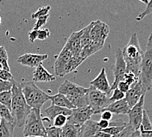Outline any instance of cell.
<instances>
[{
  "instance_id": "7a4b0ae2",
  "label": "cell",
  "mask_w": 152,
  "mask_h": 137,
  "mask_svg": "<svg viewBox=\"0 0 152 137\" xmlns=\"http://www.w3.org/2000/svg\"><path fill=\"white\" fill-rule=\"evenodd\" d=\"M12 82L11 113L14 118L15 126L20 127L24 125L31 108L28 106L25 100L20 83H18L15 79L12 81Z\"/></svg>"
},
{
  "instance_id": "7c38bea8",
  "label": "cell",
  "mask_w": 152,
  "mask_h": 137,
  "mask_svg": "<svg viewBox=\"0 0 152 137\" xmlns=\"http://www.w3.org/2000/svg\"><path fill=\"white\" fill-rule=\"evenodd\" d=\"M146 92L140 80L132 85L129 91L125 93V100L127 101L130 107L132 108L135 106L140 101L142 96L145 94Z\"/></svg>"
},
{
  "instance_id": "816d5d0a",
  "label": "cell",
  "mask_w": 152,
  "mask_h": 137,
  "mask_svg": "<svg viewBox=\"0 0 152 137\" xmlns=\"http://www.w3.org/2000/svg\"><path fill=\"white\" fill-rule=\"evenodd\" d=\"M1 24V16H0V24Z\"/></svg>"
},
{
  "instance_id": "5b68a950",
  "label": "cell",
  "mask_w": 152,
  "mask_h": 137,
  "mask_svg": "<svg viewBox=\"0 0 152 137\" xmlns=\"http://www.w3.org/2000/svg\"><path fill=\"white\" fill-rule=\"evenodd\" d=\"M140 80L146 91L152 87V33L148 37L141 64Z\"/></svg>"
},
{
  "instance_id": "f546056e",
  "label": "cell",
  "mask_w": 152,
  "mask_h": 137,
  "mask_svg": "<svg viewBox=\"0 0 152 137\" xmlns=\"http://www.w3.org/2000/svg\"><path fill=\"white\" fill-rule=\"evenodd\" d=\"M0 64H1L4 69L11 71L8 64V54L4 46H0Z\"/></svg>"
},
{
  "instance_id": "ac0fdd59",
  "label": "cell",
  "mask_w": 152,
  "mask_h": 137,
  "mask_svg": "<svg viewBox=\"0 0 152 137\" xmlns=\"http://www.w3.org/2000/svg\"><path fill=\"white\" fill-rule=\"evenodd\" d=\"M100 130L99 122L91 119L81 126L80 137H93Z\"/></svg>"
},
{
  "instance_id": "ab89813d",
  "label": "cell",
  "mask_w": 152,
  "mask_h": 137,
  "mask_svg": "<svg viewBox=\"0 0 152 137\" xmlns=\"http://www.w3.org/2000/svg\"><path fill=\"white\" fill-rule=\"evenodd\" d=\"M134 131H135V130L132 129V127L129 123H127V125L121 133H119L116 135L112 136L111 137H131Z\"/></svg>"
},
{
  "instance_id": "cb8c5ba5",
  "label": "cell",
  "mask_w": 152,
  "mask_h": 137,
  "mask_svg": "<svg viewBox=\"0 0 152 137\" xmlns=\"http://www.w3.org/2000/svg\"><path fill=\"white\" fill-rule=\"evenodd\" d=\"M15 127L14 123L1 119L0 123V137H13Z\"/></svg>"
},
{
  "instance_id": "f35d334b",
  "label": "cell",
  "mask_w": 152,
  "mask_h": 137,
  "mask_svg": "<svg viewBox=\"0 0 152 137\" xmlns=\"http://www.w3.org/2000/svg\"><path fill=\"white\" fill-rule=\"evenodd\" d=\"M0 78L7 81H12L14 79L11 71L4 69L1 64H0Z\"/></svg>"
},
{
  "instance_id": "681fc988",
  "label": "cell",
  "mask_w": 152,
  "mask_h": 137,
  "mask_svg": "<svg viewBox=\"0 0 152 137\" xmlns=\"http://www.w3.org/2000/svg\"><path fill=\"white\" fill-rule=\"evenodd\" d=\"M131 137H141L140 133V131H139V130H135V131L133 132V133L132 134V135H131Z\"/></svg>"
},
{
  "instance_id": "8fae6325",
  "label": "cell",
  "mask_w": 152,
  "mask_h": 137,
  "mask_svg": "<svg viewBox=\"0 0 152 137\" xmlns=\"http://www.w3.org/2000/svg\"><path fill=\"white\" fill-rule=\"evenodd\" d=\"M72 56L70 51L64 46L61 52L59 53L54 65L56 75L58 76L59 77H62L66 75V66Z\"/></svg>"
},
{
  "instance_id": "6da1fadb",
  "label": "cell",
  "mask_w": 152,
  "mask_h": 137,
  "mask_svg": "<svg viewBox=\"0 0 152 137\" xmlns=\"http://www.w3.org/2000/svg\"><path fill=\"white\" fill-rule=\"evenodd\" d=\"M122 53L126 65V71L132 72L140 78L144 52L140 47L137 33L131 34L128 44L122 49Z\"/></svg>"
},
{
  "instance_id": "83f0119b",
  "label": "cell",
  "mask_w": 152,
  "mask_h": 137,
  "mask_svg": "<svg viewBox=\"0 0 152 137\" xmlns=\"http://www.w3.org/2000/svg\"><path fill=\"white\" fill-rule=\"evenodd\" d=\"M93 25V21H92L91 23L88 24L87 27L83 28V33L82 34L81 37V47L83 49V47L87 46L88 44L91 42V30Z\"/></svg>"
},
{
  "instance_id": "d6a6232c",
  "label": "cell",
  "mask_w": 152,
  "mask_h": 137,
  "mask_svg": "<svg viewBox=\"0 0 152 137\" xmlns=\"http://www.w3.org/2000/svg\"><path fill=\"white\" fill-rule=\"evenodd\" d=\"M139 80H140V78L138 77V76L134 75V73L132 72L126 71L124 75V77H123V81L126 82L130 87H131L132 85L134 84L136 82H137Z\"/></svg>"
},
{
  "instance_id": "8992f818",
  "label": "cell",
  "mask_w": 152,
  "mask_h": 137,
  "mask_svg": "<svg viewBox=\"0 0 152 137\" xmlns=\"http://www.w3.org/2000/svg\"><path fill=\"white\" fill-rule=\"evenodd\" d=\"M87 96L88 106L93 111L94 114L101 113L104 109L112 103L106 94L97 90L91 85L88 88Z\"/></svg>"
},
{
  "instance_id": "5bb4252c",
  "label": "cell",
  "mask_w": 152,
  "mask_h": 137,
  "mask_svg": "<svg viewBox=\"0 0 152 137\" xmlns=\"http://www.w3.org/2000/svg\"><path fill=\"white\" fill-rule=\"evenodd\" d=\"M87 92L88 88H84L68 80H65L58 88V93L64 94L66 96L86 94Z\"/></svg>"
},
{
  "instance_id": "f907efd6",
  "label": "cell",
  "mask_w": 152,
  "mask_h": 137,
  "mask_svg": "<svg viewBox=\"0 0 152 137\" xmlns=\"http://www.w3.org/2000/svg\"><path fill=\"white\" fill-rule=\"evenodd\" d=\"M138 1H140L143 3V4H145V5H147L148 1H149V0H138Z\"/></svg>"
},
{
  "instance_id": "4dcf8cb0",
  "label": "cell",
  "mask_w": 152,
  "mask_h": 137,
  "mask_svg": "<svg viewBox=\"0 0 152 137\" xmlns=\"http://www.w3.org/2000/svg\"><path fill=\"white\" fill-rule=\"evenodd\" d=\"M0 116L2 119H4L7 121L15 124L13 117L12 116L11 111L4 105L0 104Z\"/></svg>"
},
{
  "instance_id": "f6af8a7d",
  "label": "cell",
  "mask_w": 152,
  "mask_h": 137,
  "mask_svg": "<svg viewBox=\"0 0 152 137\" xmlns=\"http://www.w3.org/2000/svg\"><path fill=\"white\" fill-rule=\"evenodd\" d=\"M113 119V113L109 111H104L101 113V119L111 121Z\"/></svg>"
},
{
  "instance_id": "30bf717a",
  "label": "cell",
  "mask_w": 152,
  "mask_h": 137,
  "mask_svg": "<svg viewBox=\"0 0 152 137\" xmlns=\"http://www.w3.org/2000/svg\"><path fill=\"white\" fill-rule=\"evenodd\" d=\"M110 33V27L104 22L97 20L93 21V25L91 30V41H96L105 44V41Z\"/></svg>"
},
{
  "instance_id": "d6986e66",
  "label": "cell",
  "mask_w": 152,
  "mask_h": 137,
  "mask_svg": "<svg viewBox=\"0 0 152 137\" xmlns=\"http://www.w3.org/2000/svg\"><path fill=\"white\" fill-rule=\"evenodd\" d=\"M56 80V76L50 74L42 65L37 66L35 69L32 75L34 82H51Z\"/></svg>"
},
{
  "instance_id": "484cf974",
  "label": "cell",
  "mask_w": 152,
  "mask_h": 137,
  "mask_svg": "<svg viewBox=\"0 0 152 137\" xmlns=\"http://www.w3.org/2000/svg\"><path fill=\"white\" fill-rule=\"evenodd\" d=\"M80 127L67 123L62 128V137H80Z\"/></svg>"
},
{
  "instance_id": "b9f144b4",
  "label": "cell",
  "mask_w": 152,
  "mask_h": 137,
  "mask_svg": "<svg viewBox=\"0 0 152 137\" xmlns=\"http://www.w3.org/2000/svg\"><path fill=\"white\" fill-rule=\"evenodd\" d=\"M12 87V81H7L0 78V93L3 92L11 90Z\"/></svg>"
},
{
  "instance_id": "bcb514c9",
  "label": "cell",
  "mask_w": 152,
  "mask_h": 137,
  "mask_svg": "<svg viewBox=\"0 0 152 137\" xmlns=\"http://www.w3.org/2000/svg\"><path fill=\"white\" fill-rule=\"evenodd\" d=\"M38 32H39V30L34 29L30 32L29 34H28V38H29V40L30 41V42L34 43L37 39Z\"/></svg>"
},
{
  "instance_id": "60d3db41",
  "label": "cell",
  "mask_w": 152,
  "mask_h": 137,
  "mask_svg": "<svg viewBox=\"0 0 152 137\" xmlns=\"http://www.w3.org/2000/svg\"><path fill=\"white\" fill-rule=\"evenodd\" d=\"M49 18V15H47L45 16H43V17L37 19V21L34 24L33 29L34 30L41 29V28L43 27L44 25L47 23V21H48Z\"/></svg>"
},
{
  "instance_id": "44dd1931",
  "label": "cell",
  "mask_w": 152,
  "mask_h": 137,
  "mask_svg": "<svg viewBox=\"0 0 152 137\" xmlns=\"http://www.w3.org/2000/svg\"><path fill=\"white\" fill-rule=\"evenodd\" d=\"M49 100L51 101L53 105H55L57 106L68 108L69 110H73L75 108L71 101L69 100L68 97L61 93H58L53 96H49Z\"/></svg>"
},
{
  "instance_id": "603a6c76",
  "label": "cell",
  "mask_w": 152,
  "mask_h": 137,
  "mask_svg": "<svg viewBox=\"0 0 152 137\" xmlns=\"http://www.w3.org/2000/svg\"><path fill=\"white\" fill-rule=\"evenodd\" d=\"M139 131L141 137H152V123L148 113L145 110Z\"/></svg>"
},
{
  "instance_id": "ba28073f",
  "label": "cell",
  "mask_w": 152,
  "mask_h": 137,
  "mask_svg": "<svg viewBox=\"0 0 152 137\" xmlns=\"http://www.w3.org/2000/svg\"><path fill=\"white\" fill-rule=\"evenodd\" d=\"M93 115L94 112L89 106L75 108L72 110L70 116L68 117V123L81 127L87 121L91 119Z\"/></svg>"
},
{
  "instance_id": "c3c4849f",
  "label": "cell",
  "mask_w": 152,
  "mask_h": 137,
  "mask_svg": "<svg viewBox=\"0 0 152 137\" xmlns=\"http://www.w3.org/2000/svg\"><path fill=\"white\" fill-rule=\"evenodd\" d=\"M111 136H112L109 135V134L104 133L102 131V130H100V131L98 132L93 137H111Z\"/></svg>"
},
{
  "instance_id": "3957f363",
  "label": "cell",
  "mask_w": 152,
  "mask_h": 137,
  "mask_svg": "<svg viewBox=\"0 0 152 137\" xmlns=\"http://www.w3.org/2000/svg\"><path fill=\"white\" fill-rule=\"evenodd\" d=\"M20 84L25 100L31 108L42 109L44 104L49 100V95L38 87L35 82H24Z\"/></svg>"
},
{
  "instance_id": "9a60e30c",
  "label": "cell",
  "mask_w": 152,
  "mask_h": 137,
  "mask_svg": "<svg viewBox=\"0 0 152 137\" xmlns=\"http://www.w3.org/2000/svg\"><path fill=\"white\" fill-rule=\"evenodd\" d=\"M90 85L93 86L97 90H99L104 93L109 95L112 92V86H110L108 79L107 77L106 69L103 67L101 69L96 78L90 82Z\"/></svg>"
},
{
  "instance_id": "4fadbf2b",
  "label": "cell",
  "mask_w": 152,
  "mask_h": 137,
  "mask_svg": "<svg viewBox=\"0 0 152 137\" xmlns=\"http://www.w3.org/2000/svg\"><path fill=\"white\" fill-rule=\"evenodd\" d=\"M48 58L47 54H35L26 53L24 55L18 57L17 62L24 66L30 67H37V66L42 65L43 61Z\"/></svg>"
},
{
  "instance_id": "7bdbcfd3",
  "label": "cell",
  "mask_w": 152,
  "mask_h": 137,
  "mask_svg": "<svg viewBox=\"0 0 152 137\" xmlns=\"http://www.w3.org/2000/svg\"><path fill=\"white\" fill-rule=\"evenodd\" d=\"M50 36V31L48 28H43L39 29L38 32L37 40H46Z\"/></svg>"
},
{
  "instance_id": "e0dca14e",
  "label": "cell",
  "mask_w": 152,
  "mask_h": 137,
  "mask_svg": "<svg viewBox=\"0 0 152 137\" xmlns=\"http://www.w3.org/2000/svg\"><path fill=\"white\" fill-rule=\"evenodd\" d=\"M131 109V108L129 106L127 101L125 100V98H124L123 100L111 103L108 106L104 109L102 111H109L113 114L126 115L129 114Z\"/></svg>"
},
{
  "instance_id": "836d02e7",
  "label": "cell",
  "mask_w": 152,
  "mask_h": 137,
  "mask_svg": "<svg viewBox=\"0 0 152 137\" xmlns=\"http://www.w3.org/2000/svg\"><path fill=\"white\" fill-rule=\"evenodd\" d=\"M50 9H51V7H50V6L49 5H47V6H45V7H40L39 9H37V11L36 12H35L33 14H31V19H37L39 17H43V16L49 15V12L50 11Z\"/></svg>"
},
{
  "instance_id": "d4e9b609",
  "label": "cell",
  "mask_w": 152,
  "mask_h": 137,
  "mask_svg": "<svg viewBox=\"0 0 152 137\" xmlns=\"http://www.w3.org/2000/svg\"><path fill=\"white\" fill-rule=\"evenodd\" d=\"M69 100L74 105L75 108L88 106V100L87 93L81 94L72 96H67Z\"/></svg>"
},
{
  "instance_id": "f1b7e54d",
  "label": "cell",
  "mask_w": 152,
  "mask_h": 137,
  "mask_svg": "<svg viewBox=\"0 0 152 137\" xmlns=\"http://www.w3.org/2000/svg\"><path fill=\"white\" fill-rule=\"evenodd\" d=\"M12 92L11 90L3 92L0 93V104L4 105L11 111Z\"/></svg>"
},
{
  "instance_id": "8d00e7d4",
  "label": "cell",
  "mask_w": 152,
  "mask_h": 137,
  "mask_svg": "<svg viewBox=\"0 0 152 137\" xmlns=\"http://www.w3.org/2000/svg\"><path fill=\"white\" fill-rule=\"evenodd\" d=\"M152 13V0H149L148 4L146 5V7L142 11L141 13L138 15V17L136 19L137 21H140L144 19L146 16Z\"/></svg>"
},
{
  "instance_id": "db71d44e",
  "label": "cell",
  "mask_w": 152,
  "mask_h": 137,
  "mask_svg": "<svg viewBox=\"0 0 152 137\" xmlns=\"http://www.w3.org/2000/svg\"><path fill=\"white\" fill-rule=\"evenodd\" d=\"M26 137H37V136H26Z\"/></svg>"
},
{
  "instance_id": "f5cc1de1",
  "label": "cell",
  "mask_w": 152,
  "mask_h": 137,
  "mask_svg": "<svg viewBox=\"0 0 152 137\" xmlns=\"http://www.w3.org/2000/svg\"><path fill=\"white\" fill-rule=\"evenodd\" d=\"M1 116H0V123H1Z\"/></svg>"
},
{
  "instance_id": "ee69618b",
  "label": "cell",
  "mask_w": 152,
  "mask_h": 137,
  "mask_svg": "<svg viewBox=\"0 0 152 137\" xmlns=\"http://www.w3.org/2000/svg\"><path fill=\"white\" fill-rule=\"evenodd\" d=\"M130 87H130V86L124 81H120L118 84V87H117V88H118L119 90H120L125 94L126 93V92L129 91V90L130 89Z\"/></svg>"
},
{
  "instance_id": "7dc6e473",
  "label": "cell",
  "mask_w": 152,
  "mask_h": 137,
  "mask_svg": "<svg viewBox=\"0 0 152 137\" xmlns=\"http://www.w3.org/2000/svg\"><path fill=\"white\" fill-rule=\"evenodd\" d=\"M98 122H99V127H100L101 130L105 129L106 128H108V127H110V121H108L100 119L99 121H98Z\"/></svg>"
},
{
  "instance_id": "74e56055",
  "label": "cell",
  "mask_w": 152,
  "mask_h": 137,
  "mask_svg": "<svg viewBox=\"0 0 152 137\" xmlns=\"http://www.w3.org/2000/svg\"><path fill=\"white\" fill-rule=\"evenodd\" d=\"M113 92L112 93V96L110 98V100L111 101V102H114V101H117L119 100H121L125 98V94L123 93V92H121L118 88H116L115 89H113Z\"/></svg>"
},
{
  "instance_id": "2e32d148",
  "label": "cell",
  "mask_w": 152,
  "mask_h": 137,
  "mask_svg": "<svg viewBox=\"0 0 152 137\" xmlns=\"http://www.w3.org/2000/svg\"><path fill=\"white\" fill-rule=\"evenodd\" d=\"M83 28L77 32H74L71 34L66 42L64 47L70 51L73 56H80L81 51V37L83 33Z\"/></svg>"
},
{
  "instance_id": "52a82bcc",
  "label": "cell",
  "mask_w": 152,
  "mask_h": 137,
  "mask_svg": "<svg viewBox=\"0 0 152 137\" xmlns=\"http://www.w3.org/2000/svg\"><path fill=\"white\" fill-rule=\"evenodd\" d=\"M115 58V61L113 69L114 80L112 84V90L116 88L119 82L123 80V77L126 72V65L123 58L122 49L119 47L116 49Z\"/></svg>"
},
{
  "instance_id": "e575fe53",
  "label": "cell",
  "mask_w": 152,
  "mask_h": 137,
  "mask_svg": "<svg viewBox=\"0 0 152 137\" xmlns=\"http://www.w3.org/2000/svg\"><path fill=\"white\" fill-rule=\"evenodd\" d=\"M47 137H62V129L57 128L54 126L46 128Z\"/></svg>"
},
{
  "instance_id": "9c48e42d",
  "label": "cell",
  "mask_w": 152,
  "mask_h": 137,
  "mask_svg": "<svg viewBox=\"0 0 152 137\" xmlns=\"http://www.w3.org/2000/svg\"><path fill=\"white\" fill-rule=\"evenodd\" d=\"M144 100L145 95H143L140 101L131 108L128 114L129 119V122L128 123L134 130H139L142 121L144 111Z\"/></svg>"
},
{
  "instance_id": "ffe728a7",
  "label": "cell",
  "mask_w": 152,
  "mask_h": 137,
  "mask_svg": "<svg viewBox=\"0 0 152 137\" xmlns=\"http://www.w3.org/2000/svg\"><path fill=\"white\" fill-rule=\"evenodd\" d=\"M72 110L59 107L53 104H51V106H50L48 108H47L45 110V113L46 114L47 120H48L49 122H53L54 119H55L56 116H59V115H64V116L69 117L72 114Z\"/></svg>"
},
{
  "instance_id": "277c9868",
  "label": "cell",
  "mask_w": 152,
  "mask_h": 137,
  "mask_svg": "<svg viewBox=\"0 0 152 137\" xmlns=\"http://www.w3.org/2000/svg\"><path fill=\"white\" fill-rule=\"evenodd\" d=\"M24 136L47 137L46 128L43 125L41 109L31 108L24 123Z\"/></svg>"
},
{
  "instance_id": "1f68e13d",
  "label": "cell",
  "mask_w": 152,
  "mask_h": 137,
  "mask_svg": "<svg viewBox=\"0 0 152 137\" xmlns=\"http://www.w3.org/2000/svg\"><path fill=\"white\" fill-rule=\"evenodd\" d=\"M53 125L54 127H57V128H62L64 127L66 123H68V117L64 116V115H59L56 116L53 120Z\"/></svg>"
},
{
  "instance_id": "d590c367",
  "label": "cell",
  "mask_w": 152,
  "mask_h": 137,
  "mask_svg": "<svg viewBox=\"0 0 152 137\" xmlns=\"http://www.w3.org/2000/svg\"><path fill=\"white\" fill-rule=\"evenodd\" d=\"M126 125H127V124H126V125H123V126L110 127L108 128H106L105 129H102L101 130L104 133L109 134V135H110L111 136H114V135H118V134H119V133H121L122 130L125 128Z\"/></svg>"
},
{
  "instance_id": "7402d4cb",
  "label": "cell",
  "mask_w": 152,
  "mask_h": 137,
  "mask_svg": "<svg viewBox=\"0 0 152 137\" xmlns=\"http://www.w3.org/2000/svg\"><path fill=\"white\" fill-rule=\"evenodd\" d=\"M104 46V43L96 42V41H91L89 44H88L87 46H85L83 49H81L80 52V56L84 60H85L88 57L93 55L94 53H96L101 49H102Z\"/></svg>"
},
{
  "instance_id": "4316f807",
  "label": "cell",
  "mask_w": 152,
  "mask_h": 137,
  "mask_svg": "<svg viewBox=\"0 0 152 137\" xmlns=\"http://www.w3.org/2000/svg\"><path fill=\"white\" fill-rule=\"evenodd\" d=\"M85 60L80 56H72L68 63V65L66 68V75L69 73L74 71L79 66H80Z\"/></svg>"
}]
</instances>
